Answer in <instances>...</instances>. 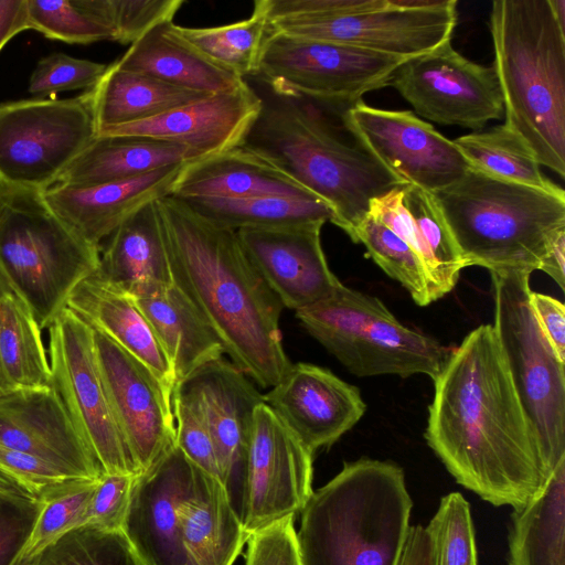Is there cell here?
Listing matches in <instances>:
<instances>
[{
	"label": "cell",
	"mask_w": 565,
	"mask_h": 565,
	"mask_svg": "<svg viewBox=\"0 0 565 565\" xmlns=\"http://www.w3.org/2000/svg\"><path fill=\"white\" fill-rule=\"evenodd\" d=\"M434 381L425 438L458 483L519 509L543 487L535 434L492 324L450 349Z\"/></svg>",
	"instance_id": "1"
},
{
	"label": "cell",
	"mask_w": 565,
	"mask_h": 565,
	"mask_svg": "<svg viewBox=\"0 0 565 565\" xmlns=\"http://www.w3.org/2000/svg\"><path fill=\"white\" fill-rule=\"evenodd\" d=\"M173 284L214 330L231 362L263 388L290 370L279 328L284 306L247 257L236 231L182 200H157Z\"/></svg>",
	"instance_id": "2"
},
{
	"label": "cell",
	"mask_w": 565,
	"mask_h": 565,
	"mask_svg": "<svg viewBox=\"0 0 565 565\" xmlns=\"http://www.w3.org/2000/svg\"><path fill=\"white\" fill-rule=\"evenodd\" d=\"M306 99V98H305ZM275 95L242 145L326 202L352 239L371 200L404 184L371 152L350 121L362 100H315Z\"/></svg>",
	"instance_id": "3"
},
{
	"label": "cell",
	"mask_w": 565,
	"mask_h": 565,
	"mask_svg": "<svg viewBox=\"0 0 565 565\" xmlns=\"http://www.w3.org/2000/svg\"><path fill=\"white\" fill-rule=\"evenodd\" d=\"M490 31L504 126L565 177V32L547 0L492 2Z\"/></svg>",
	"instance_id": "4"
},
{
	"label": "cell",
	"mask_w": 565,
	"mask_h": 565,
	"mask_svg": "<svg viewBox=\"0 0 565 565\" xmlns=\"http://www.w3.org/2000/svg\"><path fill=\"white\" fill-rule=\"evenodd\" d=\"M412 507L397 465L367 458L344 463L301 511V565H399Z\"/></svg>",
	"instance_id": "5"
},
{
	"label": "cell",
	"mask_w": 565,
	"mask_h": 565,
	"mask_svg": "<svg viewBox=\"0 0 565 565\" xmlns=\"http://www.w3.org/2000/svg\"><path fill=\"white\" fill-rule=\"evenodd\" d=\"M433 195L467 267L532 274L565 232V193L500 181L468 168Z\"/></svg>",
	"instance_id": "6"
},
{
	"label": "cell",
	"mask_w": 565,
	"mask_h": 565,
	"mask_svg": "<svg viewBox=\"0 0 565 565\" xmlns=\"http://www.w3.org/2000/svg\"><path fill=\"white\" fill-rule=\"evenodd\" d=\"M99 253L53 211L43 191L0 182V273L41 329L98 269Z\"/></svg>",
	"instance_id": "7"
},
{
	"label": "cell",
	"mask_w": 565,
	"mask_h": 565,
	"mask_svg": "<svg viewBox=\"0 0 565 565\" xmlns=\"http://www.w3.org/2000/svg\"><path fill=\"white\" fill-rule=\"evenodd\" d=\"M296 318L360 377L424 374L434 380L450 352L436 339L401 323L376 297L342 284L329 298L296 311Z\"/></svg>",
	"instance_id": "8"
},
{
	"label": "cell",
	"mask_w": 565,
	"mask_h": 565,
	"mask_svg": "<svg viewBox=\"0 0 565 565\" xmlns=\"http://www.w3.org/2000/svg\"><path fill=\"white\" fill-rule=\"evenodd\" d=\"M500 348L532 424L544 480L565 458V362L543 333L530 305L531 273L491 271Z\"/></svg>",
	"instance_id": "9"
},
{
	"label": "cell",
	"mask_w": 565,
	"mask_h": 565,
	"mask_svg": "<svg viewBox=\"0 0 565 565\" xmlns=\"http://www.w3.org/2000/svg\"><path fill=\"white\" fill-rule=\"evenodd\" d=\"M97 134L88 90L0 104V182L45 191Z\"/></svg>",
	"instance_id": "10"
},
{
	"label": "cell",
	"mask_w": 565,
	"mask_h": 565,
	"mask_svg": "<svg viewBox=\"0 0 565 565\" xmlns=\"http://www.w3.org/2000/svg\"><path fill=\"white\" fill-rule=\"evenodd\" d=\"M51 386L105 473H140L116 422L100 373L93 328L63 308L47 327Z\"/></svg>",
	"instance_id": "11"
},
{
	"label": "cell",
	"mask_w": 565,
	"mask_h": 565,
	"mask_svg": "<svg viewBox=\"0 0 565 565\" xmlns=\"http://www.w3.org/2000/svg\"><path fill=\"white\" fill-rule=\"evenodd\" d=\"M271 30V29H270ZM406 58L276 31L265 43L259 73L275 95L315 100H360L388 86Z\"/></svg>",
	"instance_id": "12"
},
{
	"label": "cell",
	"mask_w": 565,
	"mask_h": 565,
	"mask_svg": "<svg viewBox=\"0 0 565 565\" xmlns=\"http://www.w3.org/2000/svg\"><path fill=\"white\" fill-rule=\"evenodd\" d=\"M388 86L418 115L440 125L478 131L504 115L494 68L467 60L450 41L406 58L391 75Z\"/></svg>",
	"instance_id": "13"
},
{
	"label": "cell",
	"mask_w": 565,
	"mask_h": 565,
	"mask_svg": "<svg viewBox=\"0 0 565 565\" xmlns=\"http://www.w3.org/2000/svg\"><path fill=\"white\" fill-rule=\"evenodd\" d=\"M312 457L268 405L257 406L237 510L248 536L302 511L313 492Z\"/></svg>",
	"instance_id": "14"
},
{
	"label": "cell",
	"mask_w": 565,
	"mask_h": 565,
	"mask_svg": "<svg viewBox=\"0 0 565 565\" xmlns=\"http://www.w3.org/2000/svg\"><path fill=\"white\" fill-rule=\"evenodd\" d=\"M457 1L435 9L382 8L322 17L280 19L273 31L299 39L345 44L409 58L451 41Z\"/></svg>",
	"instance_id": "15"
},
{
	"label": "cell",
	"mask_w": 565,
	"mask_h": 565,
	"mask_svg": "<svg viewBox=\"0 0 565 565\" xmlns=\"http://www.w3.org/2000/svg\"><path fill=\"white\" fill-rule=\"evenodd\" d=\"M96 355L113 413L140 472L175 444L172 398L157 376L103 332Z\"/></svg>",
	"instance_id": "16"
},
{
	"label": "cell",
	"mask_w": 565,
	"mask_h": 565,
	"mask_svg": "<svg viewBox=\"0 0 565 565\" xmlns=\"http://www.w3.org/2000/svg\"><path fill=\"white\" fill-rule=\"evenodd\" d=\"M349 118L371 152L404 184L435 193L469 168L452 140L409 110H384L360 100Z\"/></svg>",
	"instance_id": "17"
},
{
	"label": "cell",
	"mask_w": 565,
	"mask_h": 565,
	"mask_svg": "<svg viewBox=\"0 0 565 565\" xmlns=\"http://www.w3.org/2000/svg\"><path fill=\"white\" fill-rule=\"evenodd\" d=\"M196 470L174 444L135 477L121 531L142 565H188L180 518Z\"/></svg>",
	"instance_id": "18"
},
{
	"label": "cell",
	"mask_w": 565,
	"mask_h": 565,
	"mask_svg": "<svg viewBox=\"0 0 565 565\" xmlns=\"http://www.w3.org/2000/svg\"><path fill=\"white\" fill-rule=\"evenodd\" d=\"M324 222L236 231L247 257L284 308L296 311L329 298L341 281L321 245Z\"/></svg>",
	"instance_id": "19"
},
{
	"label": "cell",
	"mask_w": 565,
	"mask_h": 565,
	"mask_svg": "<svg viewBox=\"0 0 565 565\" xmlns=\"http://www.w3.org/2000/svg\"><path fill=\"white\" fill-rule=\"evenodd\" d=\"M0 444L42 458L74 478L105 475L52 386L0 392Z\"/></svg>",
	"instance_id": "20"
},
{
	"label": "cell",
	"mask_w": 565,
	"mask_h": 565,
	"mask_svg": "<svg viewBox=\"0 0 565 565\" xmlns=\"http://www.w3.org/2000/svg\"><path fill=\"white\" fill-rule=\"evenodd\" d=\"M178 385L188 390L201 406L215 446L223 486L237 511L254 415L264 402L263 394L224 358L203 365Z\"/></svg>",
	"instance_id": "21"
},
{
	"label": "cell",
	"mask_w": 565,
	"mask_h": 565,
	"mask_svg": "<svg viewBox=\"0 0 565 565\" xmlns=\"http://www.w3.org/2000/svg\"><path fill=\"white\" fill-rule=\"evenodd\" d=\"M263 401L312 454L335 443L366 411L358 387L305 362L292 364Z\"/></svg>",
	"instance_id": "22"
},
{
	"label": "cell",
	"mask_w": 565,
	"mask_h": 565,
	"mask_svg": "<svg viewBox=\"0 0 565 565\" xmlns=\"http://www.w3.org/2000/svg\"><path fill=\"white\" fill-rule=\"evenodd\" d=\"M263 107V98L246 82L211 94L157 117L100 131L97 136H130L182 145L201 159L241 146Z\"/></svg>",
	"instance_id": "23"
},
{
	"label": "cell",
	"mask_w": 565,
	"mask_h": 565,
	"mask_svg": "<svg viewBox=\"0 0 565 565\" xmlns=\"http://www.w3.org/2000/svg\"><path fill=\"white\" fill-rule=\"evenodd\" d=\"M184 164L107 183L70 186L55 184L43 191L53 211L81 238L100 249L103 242L146 204L171 195Z\"/></svg>",
	"instance_id": "24"
},
{
	"label": "cell",
	"mask_w": 565,
	"mask_h": 565,
	"mask_svg": "<svg viewBox=\"0 0 565 565\" xmlns=\"http://www.w3.org/2000/svg\"><path fill=\"white\" fill-rule=\"evenodd\" d=\"M96 275L134 299L173 285L157 201L127 217L103 242Z\"/></svg>",
	"instance_id": "25"
},
{
	"label": "cell",
	"mask_w": 565,
	"mask_h": 565,
	"mask_svg": "<svg viewBox=\"0 0 565 565\" xmlns=\"http://www.w3.org/2000/svg\"><path fill=\"white\" fill-rule=\"evenodd\" d=\"M171 195L321 200L273 163L243 146L185 163Z\"/></svg>",
	"instance_id": "26"
},
{
	"label": "cell",
	"mask_w": 565,
	"mask_h": 565,
	"mask_svg": "<svg viewBox=\"0 0 565 565\" xmlns=\"http://www.w3.org/2000/svg\"><path fill=\"white\" fill-rule=\"evenodd\" d=\"M65 307L142 362L172 398L174 380L169 360L131 297L95 271L74 288Z\"/></svg>",
	"instance_id": "27"
},
{
	"label": "cell",
	"mask_w": 565,
	"mask_h": 565,
	"mask_svg": "<svg viewBox=\"0 0 565 565\" xmlns=\"http://www.w3.org/2000/svg\"><path fill=\"white\" fill-rule=\"evenodd\" d=\"M188 565H233L248 535L223 483L199 467L180 518Z\"/></svg>",
	"instance_id": "28"
},
{
	"label": "cell",
	"mask_w": 565,
	"mask_h": 565,
	"mask_svg": "<svg viewBox=\"0 0 565 565\" xmlns=\"http://www.w3.org/2000/svg\"><path fill=\"white\" fill-rule=\"evenodd\" d=\"M134 300L169 360L174 388L203 365L224 356L223 344L214 330L174 284L156 295Z\"/></svg>",
	"instance_id": "29"
},
{
	"label": "cell",
	"mask_w": 565,
	"mask_h": 565,
	"mask_svg": "<svg viewBox=\"0 0 565 565\" xmlns=\"http://www.w3.org/2000/svg\"><path fill=\"white\" fill-rule=\"evenodd\" d=\"M173 22L159 24L130 44L114 63L184 89L216 94L238 87L245 81L225 71L181 40Z\"/></svg>",
	"instance_id": "30"
},
{
	"label": "cell",
	"mask_w": 565,
	"mask_h": 565,
	"mask_svg": "<svg viewBox=\"0 0 565 565\" xmlns=\"http://www.w3.org/2000/svg\"><path fill=\"white\" fill-rule=\"evenodd\" d=\"M200 159L189 148L174 142L143 137L97 136L55 184L86 186L107 183Z\"/></svg>",
	"instance_id": "31"
},
{
	"label": "cell",
	"mask_w": 565,
	"mask_h": 565,
	"mask_svg": "<svg viewBox=\"0 0 565 565\" xmlns=\"http://www.w3.org/2000/svg\"><path fill=\"white\" fill-rule=\"evenodd\" d=\"M88 92L98 134L157 117L211 95L177 87L139 72L122 70L115 63L108 65L103 77Z\"/></svg>",
	"instance_id": "32"
},
{
	"label": "cell",
	"mask_w": 565,
	"mask_h": 565,
	"mask_svg": "<svg viewBox=\"0 0 565 565\" xmlns=\"http://www.w3.org/2000/svg\"><path fill=\"white\" fill-rule=\"evenodd\" d=\"M565 458L524 505L514 509L509 565H564Z\"/></svg>",
	"instance_id": "33"
},
{
	"label": "cell",
	"mask_w": 565,
	"mask_h": 565,
	"mask_svg": "<svg viewBox=\"0 0 565 565\" xmlns=\"http://www.w3.org/2000/svg\"><path fill=\"white\" fill-rule=\"evenodd\" d=\"M41 331L29 305L6 280L0 291V365L11 388L51 386Z\"/></svg>",
	"instance_id": "34"
},
{
	"label": "cell",
	"mask_w": 565,
	"mask_h": 565,
	"mask_svg": "<svg viewBox=\"0 0 565 565\" xmlns=\"http://www.w3.org/2000/svg\"><path fill=\"white\" fill-rule=\"evenodd\" d=\"M409 214L405 242L423 262L438 299L450 292L467 267L433 195L414 184H403Z\"/></svg>",
	"instance_id": "35"
},
{
	"label": "cell",
	"mask_w": 565,
	"mask_h": 565,
	"mask_svg": "<svg viewBox=\"0 0 565 565\" xmlns=\"http://www.w3.org/2000/svg\"><path fill=\"white\" fill-rule=\"evenodd\" d=\"M179 199L211 223L233 231L282 227L310 222H331L334 225L338 223L332 209L321 200L279 196Z\"/></svg>",
	"instance_id": "36"
},
{
	"label": "cell",
	"mask_w": 565,
	"mask_h": 565,
	"mask_svg": "<svg viewBox=\"0 0 565 565\" xmlns=\"http://www.w3.org/2000/svg\"><path fill=\"white\" fill-rule=\"evenodd\" d=\"M452 142L469 168L486 175L554 194L565 193L543 174L525 141L504 125L473 131Z\"/></svg>",
	"instance_id": "37"
},
{
	"label": "cell",
	"mask_w": 565,
	"mask_h": 565,
	"mask_svg": "<svg viewBox=\"0 0 565 565\" xmlns=\"http://www.w3.org/2000/svg\"><path fill=\"white\" fill-rule=\"evenodd\" d=\"M174 33L216 66L238 77L258 75L270 34L266 15L256 7L249 18L235 23L186 28L172 24Z\"/></svg>",
	"instance_id": "38"
},
{
	"label": "cell",
	"mask_w": 565,
	"mask_h": 565,
	"mask_svg": "<svg viewBox=\"0 0 565 565\" xmlns=\"http://www.w3.org/2000/svg\"><path fill=\"white\" fill-rule=\"evenodd\" d=\"M28 28L72 44L114 41L108 0H26Z\"/></svg>",
	"instance_id": "39"
},
{
	"label": "cell",
	"mask_w": 565,
	"mask_h": 565,
	"mask_svg": "<svg viewBox=\"0 0 565 565\" xmlns=\"http://www.w3.org/2000/svg\"><path fill=\"white\" fill-rule=\"evenodd\" d=\"M353 243H362L366 255L385 274L397 280L418 306L438 300L426 268L414 249L371 214L355 226Z\"/></svg>",
	"instance_id": "40"
},
{
	"label": "cell",
	"mask_w": 565,
	"mask_h": 565,
	"mask_svg": "<svg viewBox=\"0 0 565 565\" xmlns=\"http://www.w3.org/2000/svg\"><path fill=\"white\" fill-rule=\"evenodd\" d=\"M33 565H142L122 531L84 524L41 550Z\"/></svg>",
	"instance_id": "41"
},
{
	"label": "cell",
	"mask_w": 565,
	"mask_h": 565,
	"mask_svg": "<svg viewBox=\"0 0 565 565\" xmlns=\"http://www.w3.org/2000/svg\"><path fill=\"white\" fill-rule=\"evenodd\" d=\"M98 479H73L40 495L31 532L19 554L33 558L56 537L82 525Z\"/></svg>",
	"instance_id": "42"
},
{
	"label": "cell",
	"mask_w": 565,
	"mask_h": 565,
	"mask_svg": "<svg viewBox=\"0 0 565 565\" xmlns=\"http://www.w3.org/2000/svg\"><path fill=\"white\" fill-rule=\"evenodd\" d=\"M425 529L430 541L431 565H477L470 505L459 492L441 498Z\"/></svg>",
	"instance_id": "43"
},
{
	"label": "cell",
	"mask_w": 565,
	"mask_h": 565,
	"mask_svg": "<svg viewBox=\"0 0 565 565\" xmlns=\"http://www.w3.org/2000/svg\"><path fill=\"white\" fill-rule=\"evenodd\" d=\"M172 412L175 445L192 463L222 482L215 446L201 406L196 398L180 385L172 394Z\"/></svg>",
	"instance_id": "44"
},
{
	"label": "cell",
	"mask_w": 565,
	"mask_h": 565,
	"mask_svg": "<svg viewBox=\"0 0 565 565\" xmlns=\"http://www.w3.org/2000/svg\"><path fill=\"white\" fill-rule=\"evenodd\" d=\"M108 65L77 58L64 53L42 57L34 67L28 85L30 94L54 96L58 93L92 89L103 77Z\"/></svg>",
	"instance_id": "45"
},
{
	"label": "cell",
	"mask_w": 565,
	"mask_h": 565,
	"mask_svg": "<svg viewBox=\"0 0 565 565\" xmlns=\"http://www.w3.org/2000/svg\"><path fill=\"white\" fill-rule=\"evenodd\" d=\"M114 41L132 44L154 26L173 22L183 0H108Z\"/></svg>",
	"instance_id": "46"
},
{
	"label": "cell",
	"mask_w": 565,
	"mask_h": 565,
	"mask_svg": "<svg viewBox=\"0 0 565 565\" xmlns=\"http://www.w3.org/2000/svg\"><path fill=\"white\" fill-rule=\"evenodd\" d=\"M136 476L105 473L96 482L82 525L121 531Z\"/></svg>",
	"instance_id": "47"
},
{
	"label": "cell",
	"mask_w": 565,
	"mask_h": 565,
	"mask_svg": "<svg viewBox=\"0 0 565 565\" xmlns=\"http://www.w3.org/2000/svg\"><path fill=\"white\" fill-rule=\"evenodd\" d=\"M294 518L252 533L246 541L245 565H301Z\"/></svg>",
	"instance_id": "48"
},
{
	"label": "cell",
	"mask_w": 565,
	"mask_h": 565,
	"mask_svg": "<svg viewBox=\"0 0 565 565\" xmlns=\"http://www.w3.org/2000/svg\"><path fill=\"white\" fill-rule=\"evenodd\" d=\"M0 467L18 478L38 498L70 480L78 479L42 458L1 444Z\"/></svg>",
	"instance_id": "49"
},
{
	"label": "cell",
	"mask_w": 565,
	"mask_h": 565,
	"mask_svg": "<svg viewBox=\"0 0 565 565\" xmlns=\"http://www.w3.org/2000/svg\"><path fill=\"white\" fill-rule=\"evenodd\" d=\"M387 0H257L259 9L273 22L280 19L333 15L382 8Z\"/></svg>",
	"instance_id": "50"
},
{
	"label": "cell",
	"mask_w": 565,
	"mask_h": 565,
	"mask_svg": "<svg viewBox=\"0 0 565 565\" xmlns=\"http://www.w3.org/2000/svg\"><path fill=\"white\" fill-rule=\"evenodd\" d=\"M36 510L0 500V565H9L23 547Z\"/></svg>",
	"instance_id": "51"
},
{
	"label": "cell",
	"mask_w": 565,
	"mask_h": 565,
	"mask_svg": "<svg viewBox=\"0 0 565 565\" xmlns=\"http://www.w3.org/2000/svg\"><path fill=\"white\" fill-rule=\"evenodd\" d=\"M534 316L561 361L565 362V307L556 298L541 292H530Z\"/></svg>",
	"instance_id": "52"
},
{
	"label": "cell",
	"mask_w": 565,
	"mask_h": 565,
	"mask_svg": "<svg viewBox=\"0 0 565 565\" xmlns=\"http://www.w3.org/2000/svg\"><path fill=\"white\" fill-rule=\"evenodd\" d=\"M25 30H29L26 0H0V51Z\"/></svg>",
	"instance_id": "53"
},
{
	"label": "cell",
	"mask_w": 565,
	"mask_h": 565,
	"mask_svg": "<svg viewBox=\"0 0 565 565\" xmlns=\"http://www.w3.org/2000/svg\"><path fill=\"white\" fill-rule=\"evenodd\" d=\"M399 565H431L430 541L425 527H409Z\"/></svg>",
	"instance_id": "54"
},
{
	"label": "cell",
	"mask_w": 565,
	"mask_h": 565,
	"mask_svg": "<svg viewBox=\"0 0 565 565\" xmlns=\"http://www.w3.org/2000/svg\"><path fill=\"white\" fill-rule=\"evenodd\" d=\"M0 500L29 508L39 505L36 494L2 467H0Z\"/></svg>",
	"instance_id": "55"
},
{
	"label": "cell",
	"mask_w": 565,
	"mask_h": 565,
	"mask_svg": "<svg viewBox=\"0 0 565 565\" xmlns=\"http://www.w3.org/2000/svg\"><path fill=\"white\" fill-rule=\"evenodd\" d=\"M565 232H562L553 242L545 255L540 269L546 273L564 290L565 287Z\"/></svg>",
	"instance_id": "56"
},
{
	"label": "cell",
	"mask_w": 565,
	"mask_h": 565,
	"mask_svg": "<svg viewBox=\"0 0 565 565\" xmlns=\"http://www.w3.org/2000/svg\"><path fill=\"white\" fill-rule=\"evenodd\" d=\"M387 1L391 6L403 8V9H414V10L440 8L448 2V0H387Z\"/></svg>",
	"instance_id": "57"
},
{
	"label": "cell",
	"mask_w": 565,
	"mask_h": 565,
	"mask_svg": "<svg viewBox=\"0 0 565 565\" xmlns=\"http://www.w3.org/2000/svg\"><path fill=\"white\" fill-rule=\"evenodd\" d=\"M555 21L562 31L565 32V0H547Z\"/></svg>",
	"instance_id": "58"
},
{
	"label": "cell",
	"mask_w": 565,
	"mask_h": 565,
	"mask_svg": "<svg viewBox=\"0 0 565 565\" xmlns=\"http://www.w3.org/2000/svg\"><path fill=\"white\" fill-rule=\"evenodd\" d=\"M6 280H7V278L0 273V291L6 282ZM10 388H11V386H10L9 382L7 381V379L2 372L1 365H0V392L7 391Z\"/></svg>",
	"instance_id": "59"
},
{
	"label": "cell",
	"mask_w": 565,
	"mask_h": 565,
	"mask_svg": "<svg viewBox=\"0 0 565 565\" xmlns=\"http://www.w3.org/2000/svg\"><path fill=\"white\" fill-rule=\"evenodd\" d=\"M33 558H26L18 554L9 565H33Z\"/></svg>",
	"instance_id": "60"
}]
</instances>
